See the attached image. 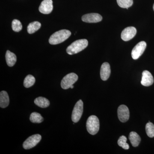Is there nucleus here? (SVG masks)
Segmentation results:
<instances>
[{"label":"nucleus","mask_w":154,"mask_h":154,"mask_svg":"<svg viewBox=\"0 0 154 154\" xmlns=\"http://www.w3.org/2000/svg\"><path fill=\"white\" fill-rule=\"evenodd\" d=\"M154 83V79L151 73L148 71H144L142 73V77L141 84L145 87L152 85Z\"/></svg>","instance_id":"obj_12"},{"label":"nucleus","mask_w":154,"mask_h":154,"mask_svg":"<svg viewBox=\"0 0 154 154\" xmlns=\"http://www.w3.org/2000/svg\"><path fill=\"white\" fill-rule=\"evenodd\" d=\"M10 99L8 93L5 91H1L0 93V107L5 108L9 105Z\"/></svg>","instance_id":"obj_14"},{"label":"nucleus","mask_w":154,"mask_h":154,"mask_svg":"<svg viewBox=\"0 0 154 154\" xmlns=\"http://www.w3.org/2000/svg\"><path fill=\"white\" fill-rule=\"evenodd\" d=\"M111 70L110 64L105 62L102 64L100 70V76L103 81H106L110 77Z\"/></svg>","instance_id":"obj_13"},{"label":"nucleus","mask_w":154,"mask_h":154,"mask_svg":"<svg viewBox=\"0 0 154 154\" xmlns=\"http://www.w3.org/2000/svg\"><path fill=\"white\" fill-rule=\"evenodd\" d=\"M34 103L38 107L41 108H46L50 105V102L48 99L43 97H39L34 100Z\"/></svg>","instance_id":"obj_17"},{"label":"nucleus","mask_w":154,"mask_h":154,"mask_svg":"<svg viewBox=\"0 0 154 154\" xmlns=\"http://www.w3.org/2000/svg\"><path fill=\"white\" fill-rule=\"evenodd\" d=\"M82 19L83 22L87 23H97L102 21V17L100 14L92 13L84 15Z\"/></svg>","instance_id":"obj_11"},{"label":"nucleus","mask_w":154,"mask_h":154,"mask_svg":"<svg viewBox=\"0 0 154 154\" xmlns=\"http://www.w3.org/2000/svg\"><path fill=\"white\" fill-rule=\"evenodd\" d=\"M74 88V86L73 85H72L71 86L70 88H71V89H73V88Z\"/></svg>","instance_id":"obj_25"},{"label":"nucleus","mask_w":154,"mask_h":154,"mask_svg":"<svg viewBox=\"0 0 154 154\" xmlns=\"http://www.w3.org/2000/svg\"><path fill=\"white\" fill-rule=\"evenodd\" d=\"M146 131L149 137H154V125L152 122L149 121L146 125Z\"/></svg>","instance_id":"obj_22"},{"label":"nucleus","mask_w":154,"mask_h":154,"mask_svg":"<svg viewBox=\"0 0 154 154\" xmlns=\"http://www.w3.org/2000/svg\"><path fill=\"white\" fill-rule=\"evenodd\" d=\"M53 9L52 0H44L39 6L38 10L42 14H50Z\"/></svg>","instance_id":"obj_10"},{"label":"nucleus","mask_w":154,"mask_h":154,"mask_svg":"<svg viewBox=\"0 0 154 154\" xmlns=\"http://www.w3.org/2000/svg\"><path fill=\"white\" fill-rule=\"evenodd\" d=\"M117 4L120 8L128 9L133 4V0H116Z\"/></svg>","instance_id":"obj_21"},{"label":"nucleus","mask_w":154,"mask_h":154,"mask_svg":"<svg viewBox=\"0 0 154 154\" xmlns=\"http://www.w3.org/2000/svg\"><path fill=\"white\" fill-rule=\"evenodd\" d=\"M71 35L69 30H61L57 31L50 36L49 42L51 45H57L63 42L68 38Z\"/></svg>","instance_id":"obj_1"},{"label":"nucleus","mask_w":154,"mask_h":154,"mask_svg":"<svg viewBox=\"0 0 154 154\" xmlns=\"http://www.w3.org/2000/svg\"><path fill=\"white\" fill-rule=\"evenodd\" d=\"M41 24L38 22H33L30 23L27 27V30L29 34H32L39 30L41 28Z\"/></svg>","instance_id":"obj_18"},{"label":"nucleus","mask_w":154,"mask_h":154,"mask_svg":"<svg viewBox=\"0 0 154 154\" xmlns=\"http://www.w3.org/2000/svg\"><path fill=\"white\" fill-rule=\"evenodd\" d=\"M78 76L74 73H70L64 77L61 82V87L64 90L70 88L78 81Z\"/></svg>","instance_id":"obj_4"},{"label":"nucleus","mask_w":154,"mask_h":154,"mask_svg":"<svg viewBox=\"0 0 154 154\" xmlns=\"http://www.w3.org/2000/svg\"><path fill=\"white\" fill-rule=\"evenodd\" d=\"M153 10H154V5H153Z\"/></svg>","instance_id":"obj_26"},{"label":"nucleus","mask_w":154,"mask_h":154,"mask_svg":"<svg viewBox=\"0 0 154 154\" xmlns=\"http://www.w3.org/2000/svg\"><path fill=\"white\" fill-rule=\"evenodd\" d=\"M129 139L133 146L137 147L140 143L141 138L140 136L134 131L130 132L129 136Z\"/></svg>","instance_id":"obj_16"},{"label":"nucleus","mask_w":154,"mask_h":154,"mask_svg":"<svg viewBox=\"0 0 154 154\" xmlns=\"http://www.w3.org/2000/svg\"><path fill=\"white\" fill-rule=\"evenodd\" d=\"M12 28L13 30L15 32H19L22 29V23L19 20L17 19H14L12 22Z\"/></svg>","instance_id":"obj_24"},{"label":"nucleus","mask_w":154,"mask_h":154,"mask_svg":"<svg viewBox=\"0 0 154 154\" xmlns=\"http://www.w3.org/2000/svg\"><path fill=\"white\" fill-rule=\"evenodd\" d=\"M42 137L40 135H33L28 138L23 144V147L25 149H29L34 147L40 141Z\"/></svg>","instance_id":"obj_6"},{"label":"nucleus","mask_w":154,"mask_h":154,"mask_svg":"<svg viewBox=\"0 0 154 154\" xmlns=\"http://www.w3.org/2000/svg\"><path fill=\"white\" fill-rule=\"evenodd\" d=\"M30 120L33 123H40L43 122V118L39 113L33 112L30 114Z\"/></svg>","instance_id":"obj_19"},{"label":"nucleus","mask_w":154,"mask_h":154,"mask_svg":"<svg viewBox=\"0 0 154 154\" xmlns=\"http://www.w3.org/2000/svg\"><path fill=\"white\" fill-rule=\"evenodd\" d=\"M117 113L119 119L121 122H126L129 119V110L126 105H122L119 106L117 110Z\"/></svg>","instance_id":"obj_8"},{"label":"nucleus","mask_w":154,"mask_h":154,"mask_svg":"<svg viewBox=\"0 0 154 154\" xmlns=\"http://www.w3.org/2000/svg\"><path fill=\"white\" fill-rule=\"evenodd\" d=\"M83 102L82 100H79L77 102L74 107L72 113V121L75 123H76L79 121L83 113Z\"/></svg>","instance_id":"obj_5"},{"label":"nucleus","mask_w":154,"mask_h":154,"mask_svg":"<svg viewBox=\"0 0 154 154\" xmlns=\"http://www.w3.org/2000/svg\"><path fill=\"white\" fill-rule=\"evenodd\" d=\"M146 47L145 42L141 41L139 42L134 48L131 52V56L134 60H137L142 55Z\"/></svg>","instance_id":"obj_7"},{"label":"nucleus","mask_w":154,"mask_h":154,"mask_svg":"<svg viewBox=\"0 0 154 154\" xmlns=\"http://www.w3.org/2000/svg\"><path fill=\"white\" fill-rule=\"evenodd\" d=\"M35 79L33 75H29L25 77L24 81V86L25 88H29L34 85Z\"/></svg>","instance_id":"obj_20"},{"label":"nucleus","mask_w":154,"mask_h":154,"mask_svg":"<svg viewBox=\"0 0 154 154\" xmlns=\"http://www.w3.org/2000/svg\"><path fill=\"white\" fill-rule=\"evenodd\" d=\"M99 119L96 116L92 115L88 118L86 123L88 132L91 135L96 134L99 129Z\"/></svg>","instance_id":"obj_3"},{"label":"nucleus","mask_w":154,"mask_h":154,"mask_svg":"<svg viewBox=\"0 0 154 154\" xmlns=\"http://www.w3.org/2000/svg\"><path fill=\"white\" fill-rule=\"evenodd\" d=\"M127 138L125 136H122L119 139L117 143L119 146L121 147L124 149L127 150L129 148V146L127 143Z\"/></svg>","instance_id":"obj_23"},{"label":"nucleus","mask_w":154,"mask_h":154,"mask_svg":"<svg viewBox=\"0 0 154 154\" xmlns=\"http://www.w3.org/2000/svg\"><path fill=\"white\" fill-rule=\"evenodd\" d=\"M137 30L134 27H129L125 28L121 33V38L125 41H128L135 36Z\"/></svg>","instance_id":"obj_9"},{"label":"nucleus","mask_w":154,"mask_h":154,"mask_svg":"<svg viewBox=\"0 0 154 154\" xmlns=\"http://www.w3.org/2000/svg\"><path fill=\"white\" fill-rule=\"evenodd\" d=\"M5 57L8 65L10 67L14 66L17 60L16 54H14V53L11 52L10 51L8 50L6 52Z\"/></svg>","instance_id":"obj_15"},{"label":"nucleus","mask_w":154,"mask_h":154,"mask_svg":"<svg viewBox=\"0 0 154 154\" xmlns=\"http://www.w3.org/2000/svg\"><path fill=\"white\" fill-rule=\"evenodd\" d=\"M88 45V41L86 39L77 40L67 48L66 52L70 55L76 54L85 49Z\"/></svg>","instance_id":"obj_2"}]
</instances>
